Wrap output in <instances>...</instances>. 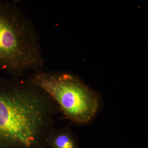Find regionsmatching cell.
<instances>
[{
	"instance_id": "obj_4",
	"label": "cell",
	"mask_w": 148,
	"mask_h": 148,
	"mask_svg": "<svg viewBox=\"0 0 148 148\" xmlns=\"http://www.w3.org/2000/svg\"><path fill=\"white\" fill-rule=\"evenodd\" d=\"M71 126L70 123L66 127L53 130L47 140L46 147L51 148H80Z\"/></svg>"
},
{
	"instance_id": "obj_2",
	"label": "cell",
	"mask_w": 148,
	"mask_h": 148,
	"mask_svg": "<svg viewBox=\"0 0 148 148\" xmlns=\"http://www.w3.org/2000/svg\"><path fill=\"white\" fill-rule=\"evenodd\" d=\"M44 62L33 21L14 3L0 1V70L19 78L41 70Z\"/></svg>"
},
{
	"instance_id": "obj_1",
	"label": "cell",
	"mask_w": 148,
	"mask_h": 148,
	"mask_svg": "<svg viewBox=\"0 0 148 148\" xmlns=\"http://www.w3.org/2000/svg\"><path fill=\"white\" fill-rule=\"evenodd\" d=\"M61 113L55 101L31 81L0 78V148H45Z\"/></svg>"
},
{
	"instance_id": "obj_3",
	"label": "cell",
	"mask_w": 148,
	"mask_h": 148,
	"mask_svg": "<svg viewBox=\"0 0 148 148\" xmlns=\"http://www.w3.org/2000/svg\"><path fill=\"white\" fill-rule=\"evenodd\" d=\"M28 79L46 92L58 105L64 119L73 123L88 124L98 112V95L73 74L40 70Z\"/></svg>"
}]
</instances>
